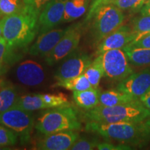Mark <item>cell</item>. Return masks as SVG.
<instances>
[{"label":"cell","instance_id":"cell-1","mask_svg":"<svg viewBox=\"0 0 150 150\" xmlns=\"http://www.w3.org/2000/svg\"><path fill=\"white\" fill-rule=\"evenodd\" d=\"M38 17L23 6L18 13L2 19V36L8 50L17 52L31 44L38 33Z\"/></svg>","mask_w":150,"mask_h":150},{"label":"cell","instance_id":"cell-2","mask_svg":"<svg viewBox=\"0 0 150 150\" xmlns=\"http://www.w3.org/2000/svg\"><path fill=\"white\" fill-rule=\"evenodd\" d=\"M86 130L122 144L141 146L150 139V118L140 122L115 123L88 122Z\"/></svg>","mask_w":150,"mask_h":150},{"label":"cell","instance_id":"cell-3","mask_svg":"<svg viewBox=\"0 0 150 150\" xmlns=\"http://www.w3.org/2000/svg\"><path fill=\"white\" fill-rule=\"evenodd\" d=\"M83 115L88 122L99 123L140 122L150 118V110L138 100L113 106L98 105L86 110Z\"/></svg>","mask_w":150,"mask_h":150},{"label":"cell","instance_id":"cell-4","mask_svg":"<svg viewBox=\"0 0 150 150\" xmlns=\"http://www.w3.org/2000/svg\"><path fill=\"white\" fill-rule=\"evenodd\" d=\"M35 128L45 136L62 131L79 130L81 123L77 110L69 104L48 108L42 112L38 118Z\"/></svg>","mask_w":150,"mask_h":150},{"label":"cell","instance_id":"cell-5","mask_svg":"<svg viewBox=\"0 0 150 150\" xmlns=\"http://www.w3.org/2000/svg\"><path fill=\"white\" fill-rule=\"evenodd\" d=\"M92 20V40L95 44H99L104 38L122 26L125 15L123 11L115 5L109 4L100 7Z\"/></svg>","mask_w":150,"mask_h":150},{"label":"cell","instance_id":"cell-6","mask_svg":"<svg viewBox=\"0 0 150 150\" xmlns=\"http://www.w3.org/2000/svg\"><path fill=\"white\" fill-rule=\"evenodd\" d=\"M32 112L14 105L8 110L0 113V125L13 131L20 138L22 145H26L31 139L34 127Z\"/></svg>","mask_w":150,"mask_h":150},{"label":"cell","instance_id":"cell-7","mask_svg":"<svg viewBox=\"0 0 150 150\" xmlns=\"http://www.w3.org/2000/svg\"><path fill=\"white\" fill-rule=\"evenodd\" d=\"M100 55L104 76L109 79L121 81L134 73L127 54L122 49L108 50Z\"/></svg>","mask_w":150,"mask_h":150},{"label":"cell","instance_id":"cell-8","mask_svg":"<svg viewBox=\"0 0 150 150\" xmlns=\"http://www.w3.org/2000/svg\"><path fill=\"white\" fill-rule=\"evenodd\" d=\"M81 24H76L67 28L64 35L55 47L45 56L49 65L52 66L76 50L81 38Z\"/></svg>","mask_w":150,"mask_h":150},{"label":"cell","instance_id":"cell-9","mask_svg":"<svg viewBox=\"0 0 150 150\" xmlns=\"http://www.w3.org/2000/svg\"><path fill=\"white\" fill-rule=\"evenodd\" d=\"M65 58L66 59L58 67L54 74V78L57 81L80 76L83 74L92 63L91 58L81 52L74 51Z\"/></svg>","mask_w":150,"mask_h":150},{"label":"cell","instance_id":"cell-10","mask_svg":"<svg viewBox=\"0 0 150 150\" xmlns=\"http://www.w3.org/2000/svg\"><path fill=\"white\" fill-rule=\"evenodd\" d=\"M67 0H51L41 11L38 20V33L42 34L54 29L62 22Z\"/></svg>","mask_w":150,"mask_h":150},{"label":"cell","instance_id":"cell-11","mask_svg":"<svg viewBox=\"0 0 150 150\" xmlns=\"http://www.w3.org/2000/svg\"><path fill=\"white\" fill-rule=\"evenodd\" d=\"M117 89L138 99L150 91V70L132 74L117 84Z\"/></svg>","mask_w":150,"mask_h":150},{"label":"cell","instance_id":"cell-12","mask_svg":"<svg viewBox=\"0 0 150 150\" xmlns=\"http://www.w3.org/2000/svg\"><path fill=\"white\" fill-rule=\"evenodd\" d=\"M79 138V134L74 130L59 131L45 135V137L37 143L36 149L40 150L70 149Z\"/></svg>","mask_w":150,"mask_h":150},{"label":"cell","instance_id":"cell-13","mask_svg":"<svg viewBox=\"0 0 150 150\" xmlns=\"http://www.w3.org/2000/svg\"><path fill=\"white\" fill-rule=\"evenodd\" d=\"M136 35L132 29L127 26H121L117 30L104 38L98 44L97 54L104 53L110 50L122 49L135 40Z\"/></svg>","mask_w":150,"mask_h":150},{"label":"cell","instance_id":"cell-14","mask_svg":"<svg viewBox=\"0 0 150 150\" xmlns=\"http://www.w3.org/2000/svg\"><path fill=\"white\" fill-rule=\"evenodd\" d=\"M16 77L20 83L28 86H36L45 79L42 67L37 62L28 60L22 62L17 67Z\"/></svg>","mask_w":150,"mask_h":150},{"label":"cell","instance_id":"cell-15","mask_svg":"<svg viewBox=\"0 0 150 150\" xmlns=\"http://www.w3.org/2000/svg\"><path fill=\"white\" fill-rule=\"evenodd\" d=\"M66 29H52L40 34L35 42L30 47L29 53L34 56L47 55L64 35Z\"/></svg>","mask_w":150,"mask_h":150},{"label":"cell","instance_id":"cell-16","mask_svg":"<svg viewBox=\"0 0 150 150\" xmlns=\"http://www.w3.org/2000/svg\"><path fill=\"white\" fill-rule=\"evenodd\" d=\"M138 101L128 94L119 90H108L100 93L99 95V104L100 106H113L116 105L128 104Z\"/></svg>","mask_w":150,"mask_h":150},{"label":"cell","instance_id":"cell-17","mask_svg":"<svg viewBox=\"0 0 150 150\" xmlns=\"http://www.w3.org/2000/svg\"><path fill=\"white\" fill-rule=\"evenodd\" d=\"M99 95L98 88H92L83 91L73 92V99L79 107L90 110L99 105Z\"/></svg>","mask_w":150,"mask_h":150},{"label":"cell","instance_id":"cell-18","mask_svg":"<svg viewBox=\"0 0 150 150\" xmlns=\"http://www.w3.org/2000/svg\"><path fill=\"white\" fill-rule=\"evenodd\" d=\"M91 0H67L62 22H70L83 16Z\"/></svg>","mask_w":150,"mask_h":150},{"label":"cell","instance_id":"cell-19","mask_svg":"<svg viewBox=\"0 0 150 150\" xmlns=\"http://www.w3.org/2000/svg\"><path fill=\"white\" fill-rule=\"evenodd\" d=\"M18 97L14 86L8 82H2L0 85V113L13 106Z\"/></svg>","mask_w":150,"mask_h":150},{"label":"cell","instance_id":"cell-20","mask_svg":"<svg viewBox=\"0 0 150 150\" xmlns=\"http://www.w3.org/2000/svg\"><path fill=\"white\" fill-rule=\"evenodd\" d=\"M122 50L125 52L131 64L136 66L150 65V49L125 47Z\"/></svg>","mask_w":150,"mask_h":150},{"label":"cell","instance_id":"cell-21","mask_svg":"<svg viewBox=\"0 0 150 150\" xmlns=\"http://www.w3.org/2000/svg\"><path fill=\"white\" fill-rule=\"evenodd\" d=\"M84 74L88 79L92 86L95 88H98L100 81L104 76L102 56L100 54L93 61H92L91 65L84 72Z\"/></svg>","mask_w":150,"mask_h":150},{"label":"cell","instance_id":"cell-22","mask_svg":"<svg viewBox=\"0 0 150 150\" xmlns=\"http://www.w3.org/2000/svg\"><path fill=\"white\" fill-rule=\"evenodd\" d=\"M53 86L63 88L68 91H72V92L83 91L93 88L84 73L76 77L62 81H57L54 84Z\"/></svg>","mask_w":150,"mask_h":150},{"label":"cell","instance_id":"cell-23","mask_svg":"<svg viewBox=\"0 0 150 150\" xmlns=\"http://www.w3.org/2000/svg\"><path fill=\"white\" fill-rule=\"evenodd\" d=\"M15 106L29 111L47 108L40 94H31L19 97Z\"/></svg>","mask_w":150,"mask_h":150},{"label":"cell","instance_id":"cell-24","mask_svg":"<svg viewBox=\"0 0 150 150\" xmlns=\"http://www.w3.org/2000/svg\"><path fill=\"white\" fill-rule=\"evenodd\" d=\"M21 56L17 52L11 51L7 47V44L3 36L0 38V74L4 72L5 65L18 61Z\"/></svg>","mask_w":150,"mask_h":150},{"label":"cell","instance_id":"cell-25","mask_svg":"<svg viewBox=\"0 0 150 150\" xmlns=\"http://www.w3.org/2000/svg\"><path fill=\"white\" fill-rule=\"evenodd\" d=\"M40 95L47 108L70 104L67 96L63 93L40 94Z\"/></svg>","mask_w":150,"mask_h":150},{"label":"cell","instance_id":"cell-26","mask_svg":"<svg viewBox=\"0 0 150 150\" xmlns=\"http://www.w3.org/2000/svg\"><path fill=\"white\" fill-rule=\"evenodd\" d=\"M23 6L21 0H0V14L4 17L15 14L21 11Z\"/></svg>","mask_w":150,"mask_h":150},{"label":"cell","instance_id":"cell-27","mask_svg":"<svg viewBox=\"0 0 150 150\" xmlns=\"http://www.w3.org/2000/svg\"><path fill=\"white\" fill-rule=\"evenodd\" d=\"M132 31L136 35V38L150 33V16L141 15L139 18L135 19Z\"/></svg>","mask_w":150,"mask_h":150},{"label":"cell","instance_id":"cell-28","mask_svg":"<svg viewBox=\"0 0 150 150\" xmlns=\"http://www.w3.org/2000/svg\"><path fill=\"white\" fill-rule=\"evenodd\" d=\"M18 139V135L13 131L4 125H0V147L16 145Z\"/></svg>","mask_w":150,"mask_h":150},{"label":"cell","instance_id":"cell-29","mask_svg":"<svg viewBox=\"0 0 150 150\" xmlns=\"http://www.w3.org/2000/svg\"><path fill=\"white\" fill-rule=\"evenodd\" d=\"M147 0H113L111 3L122 11L140 10Z\"/></svg>","mask_w":150,"mask_h":150},{"label":"cell","instance_id":"cell-30","mask_svg":"<svg viewBox=\"0 0 150 150\" xmlns=\"http://www.w3.org/2000/svg\"><path fill=\"white\" fill-rule=\"evenodd\" d=\"M98 141L96 139H91L86 138H79L75 141L72 147L71 150H91L97 147Z\"/></svg>","mask_w":150,"mask_h":150},{"label":"cell","instance_id":"cell-31","mask_svg":"<svg viewBox=\"0 0 150 150\" xmlns=\"http://www.w3.org/2000/svg\"><path fill=\"white\" fill-rule=\"evenodd\" d=\"M51 0H22L23 4L29 10L39 16L44 6Z\"/></svg>","mask_w":150,"mask_h":150},{"label":"cell","instance_id":"cell-32","mask_svg":"<svg viewBox=\"0 0 150 150\" xmlns=\"http://www.w3.org/2000/svg\"><path fill=\"white\" fill-rule=\"evenodd\" d=\"M113 0H91L89 6V11L86 17L85 22H90L93 19L96 11L102 6L109 4Z\"/></svg>","mask_w":150,"mask_h":150},{"label":"cell","instance_id":"cell-33","mask_svg":"<svg viewBox=\"0 0 150 150\" xmlns=\"http://www.w3.org/2000/svg\"><path fill=\"white\" fill-rule=\"evenodd\" d=\"M127 46L136 48L150 49V33H146L142 36L137 38Z\"/></svg>","mask_w":150,"mask_h":150},{"label":"cell","instance_id":"cell-34","mask_svg":"<svg viewBox=\"0 0 150 150\" xmlns=\"http://www.w3.org/2000/svg\"><path fill=\"white\" fill-rule=\"evenodd\" d=\"M97 148L99 150H127L131 149L130 145L126 144H120V145H114L108 142H102L99 143Z\"/></svg>","mask_w":150,"mask_h":150},{"label":"cell","instance_id":"cell-35","mask_svg":"<svg viewBox=\"0 0 150 150\" xmlns=\"http://www.w3.org/2000/svg\"><path fill=\"white\" fill-rule=\"evenodd\" d=\"M140 101L147 107L148 109L150 110V91L147 92L145 95H144L140 99Z\"/></svg>","mask_w":150,"mask_h":150},{"label":"cell","instance_id":"cell-36","mask_svg":"<svg viewBox=\"0 0 150 150\" xmlns=\"http://www.w3.org/2000/svg\"><path fill=\"white\" fill-rule=\"evenodd\" d=\"M142 16H150V0H147L140 9Z\"/></svg>","mask_w":150,"mask_h":150},{"label":"cell","instance_id":"cell-37","mask_svg":"<svg viewBox=\"0 0 150 150\" xmlns=\"http://www.w3.org/2000/svg\"><path fill=\"white\" fill-rule=\"evenodd\" d=\"M2 36V19L0 20V38Z\"/></svg>","mask_w":150,"mask_h":150}]
</instances>
